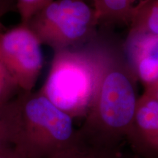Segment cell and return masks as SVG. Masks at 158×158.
<instances>
[{
	"instance_id": "cell-1",
	"label": "cell",
	"mask_w": 158,
	"mask_h": 158,
	"mask_svg": "<svg viewBox=\"0 0 158 158\" xmlns=\"http://www.w3.org/2000/svg\"><path fill=\"white\" fill-rule=\"evenodd\" d=\"M138 81L124 52L106 45L98 86L84 124L78 130L83 141L119 149L135 115Z\"/></svg>"
},
{
	"instance_id": "cell-2",
	"label": "cell",
	"mask_w": 158,
	"mask_h": 158,
	"mask_svg": "<svg viewBox=\"0 0 158 158\" xmlns=\"http://www.w3.org/2000/svg\"><path fill=\"white\" fill-rule=\"evenodd\" d=\"M73 118L37 92H21L0 108L10 141L27 158H51L78 139Z\"/></svg>"
},
{
	"instance_id": "cell-3",
	"label": "cell",
	"mask_w": 158,
	"mask_h": 158,
	"mask_svg": "<svg viewBox=\"0 0 158 158\" xmlns=\"http://www.w3.org/2000/svg\"><path fill=\"white\" fill-rule=\"evenodd\" d=\"M106 45L90 42L54 51L40 92L73 118L86 116L101 73Z\"/></svg>"
},
{
	"instance_id": "cell-4",
	"label": "cell",
	"mask_w": 158,
	"mask_h": 158,
	"mask_svg": "<svg viewBox=\"0 0 158 158\" xmlns=\"http://www.w3.org/2000/svg\"><path fill=\"white\" fill-rule=\"evenodd\" d=\"M27 24L41 44L57 51L90 40L99 23L93 6L87 0H54Z\"/></svg>"
},
{
	"instance_id": "cell-5",
	"label": "cell",
	"mask_w": 158,
	"mask_h": 158,
	"mask_svg": "<svg viewBox=\"0 0 158 158\" xmlns=\"http://www.w3.org/2000/svg\"><path fill=\"white\" fill-rule=\"evenodd\" d=\"M41 43L27 23L0 31V59L21 92H30L43 66Z\"/></svg>"
},
{
	"instance_id": "cell-6",
	"label": "cell",
	"mask_w": 158,
	"mask_h": 158,
	"mask_svg": "<svg viewBox=\"0 0 158 158\" xmlns=\"http://www.w3.org/2000/svg\"><path fill=\"white\" fill-rule=\"evenodd\" d=\"M126 140L139 158H158V101L143 94Z\"/></svg>"
},
{
	"instance_id": "cell-7",
	"label": "cell",
	"mask_w": 158,
	"mask_h": 158,
	"mask_svg": "<svg viewBox=\"0 0 158 158\" xmlns=\"http://www.w3.org/2000/svg\"><path fill=\"white\" fill-rule=\"evenodd\" d=\"M124 54L144 88L158 80V35L129 32Z\"/></svg>"
},
{
	"instance_id": "cell-8",
	"label": "cell",
	"mask_w": 158,
	"mask_h": 158,
	"mask_svg": "<svg viewBox=\"0 0 158 158\" xmlns=\"http://www.w3.org/2000/svg\"><path fill=\"white\" fill-rule=\"evenodd\" d=\"M145 0H91L98 23L130 25Z\"/></svg>"
},
{
	"instance_id": "cell-9",
	"label": "cell",
	"mask_w": 158,
	"mask_h": 158,
	"mask_svg": "<svg viewBox=\"0 0 158 158\" xmlns=\"http://www.w3.org/2000/svg\"><path fill=\"white\" fill-rule=\"evenodd\" d=\"M51 158H123L119 149L98 147L83 141L79 137L76 143Z\"/></svg>"
},
{
	"instance_id": "cell-10",
	"label": "cell",
	"mask_w": 158,
	"mask_h": 158,
	"mask_svg": "<svg viewBox=\"0 0 158 158\" xmlns=\"http://www.w3.org/2000/svg\"><path fill=\"white\" fill-rule=\"evenodd\" d=\"M129 32L158 35V0H145L130 25Z\"/></svg>"
},
{
	"instance_id": "cell-11",
	"label": "cell",
	"mask_w": 158,
	"mask_h": 158,
	"mask_svg": "<svg viewBox=\"0 0 158 158\" xmlns=\"http://www.w3.org/2000/svg\"><path fill=\"white\" fill-rule=\"evenodd\" d=\"M21 92L5 65L0 59V108Z\"/></svg>"
},
{
	"instance_id": "cell-12",
	"label": "cell",
	"mask_w": 158,
	"mask_h": 158,
	"mask_svg": "<svg viewBox=\"0 0 158 158\" xmlns=\"http://www.w3.org/2000/svg\"><path fill=\"white\" fill-rule=\"evenodd\" d=\"M52 1L54 0H17V9L21 23H28L37 12Z\"/></svg>"
},
{
	"instance_id": "cell-13",
	"label": "cell",
	"mask_w": 158,
	"mask_h": 158,
	"mask_svg": "<svg viewBox=\"0 0 158 158\" xmlns=\"http://www.w3.org/2000/svg\"><path fill=\"white\" fill-rule=\"evenodd\" d=\"M0 158H27L23 154L15 148L11 146L0 151Z\"/></svg>"
},
{
	"instance_id": "cell-14",
	"label": "cell",
	"mask_w": 158,
	"mask_h": 158,
	"mask_svg": "<svg viewBox=\"0 0 158 158\" xmlns=\"http://www.w3.org/2000/svg\"><path fill=\"white\" fill-rule=\"evenodd\" d=\"M13 146L10 141L9 136L7 135L5 128L4 127L1 120H0V151L5 148Z\"/></svg>"
},
{
	"instance_id": "cell-15",
	"label": "cell",
	"mask_w": 158,
	"mask_h": 158,
	"mask_svg": "<svg viewBox=\"0 0 158 158\" xmlns=\"http://www.w3.org/2000/svg\"><path fill=\"white\" fill-rule=\"evenodd\" d=\"M144 89H144L143 94L155 99L158 101V80L154 84L149 85Z\"/></svg>"
},
{
	"instance_id": "cell-16",
	"label": "cell",
	"mask_w": 158,
	"mask_h": 158,
	"mask_svg": "<svg viewBox=\"0 0 158 158\" xmlns=\"http://www.w3.org/2000/svg\"><path fill=\"white\" fill-rule=\"evenodd\" d=\"M2 10H3L2 7H0V16H1L2 14Z\"/></svg>"
},
{
	"instance_id": "cell-17",
	"label": "cell",
	"mask_w": 158,
	"mask_h": 158,
	"mask_svg": "<svg viewBox=\"0 0 158 158\" xmlns=\"http://www.w3.org/2000/svg\"><path fill=\"white\" fill-rule=\"evenodd\" d=\"M87 1L89 2V3L91 4V0H87ZM91 5H92V4H91Z\"/></svg>"
},
{
	"instance_id": "cell-18",
	"label": "cell",
	"mask_w": 158,
	"mask_h": 158,
	"mask_svg": "<svg viewBox=\"0 0 158 158\" xmlns=\"http://www.w3.org/2000/svg\"><path fill=\"white\" fill-rule=\"evenodd\" d=\"M137 158H139V157H137Z\"/></svg>"
}]
</instances>
